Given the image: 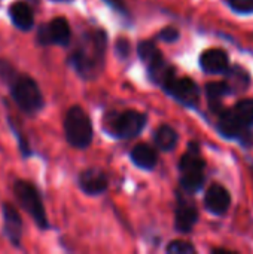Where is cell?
<instances>
[{"label":"cell","instance_id":"cell-23","mask_svg":"<svg viewBox=\"0 0 253 254\" xmlns=\"http://www.w3.org/2000/svg\"><path fill=\"white\" fill-rule=\"evenodd\" d=\"M179 36H180V33H179V30L174 28V27H166V28H163V30L158 33V39L163 40V42H169V43L176 42V40L179 39Z\"/></svg>","mask_w":253,"mask_h":254},{"label":"cell","instance_id":"cell-20","mask_svg":"<svg viewBox=\"0 0 253 254\" xmlns=\"http://www.w3.org/2000/svg\"><path fill=\"white\" fill-rule=\"evenodd\" d=\"M228 71V70H227ZM228 88L231 92H236V91H245L248 89L249 83H251V79H249V74L242 68V67H234L228 71Z\"/></svg>","mask_w":253,"mask_h":254},{"label":"cell","instance_id":"cell-25","mask_svg":"<svg viewBox=\"0 0 253 254\" xmlns=\"http://www.w3.org/2000/svg\"><path fill=\"white\" fill-rule=\"evenodd\" d=\"M115 49H116L118 57H121L122 60H125V58H128V55L131 52V45H130V42L127 39H118Z\"/></svg>","mask_w":253,"mask_h":254},{"label":"cell","instance_id":"cell-19","mask_svg":"<svg viewBox=\"0 0 253 254\" xmlns=\"http://www.w3.org/2000/svg\"><path fill=\"white\" fill-rule=\"evenodd\" d=\"M137 55H139L140 61H142L146 67L151 65V64H154L155 61L164 58L163 54L160 52V49L157 48V45H155L154 42H148V40L140 42V43L137 45Z\"/></svg>","mask_w":253,"mask_h":254},{"label":"cell","instance_id":"cell-27","mask_svg":"<svg viewBox=\"0 0 253 254\" xmlns=\"http://www.w3.org/2000/svg\"><path fill=\"white\" fill-rule=\"evenodd\" d=\"M52 1H57V3H70L73 0H52Z\"/></svg>","mask_w":253,"mask_h":254},{"label":"cell","instance_id":"cell-9","mask_svg":"<svg viewBox=\"0 0 253 254\" xmlns=\"http://www.w3.org/2000/svg\"><path fill=\"white\" fill-rule=\"evenodd\" d=\"M78 185L85 195L97 196V195H101L107 190L109 179L98 168H86L79 174Z\"/></svg>","mask_w":253,"mask_h":254},{"label":"cell","instance_id":"cell-10","mask_svg":"<svg viewBox=\"0 0 253 254\" xmlns=\"http://www.w3.org/2000/svg\"><path fill=\"white\" fill-rule=\"evenodd\" d=\"M1 214H3V235L9 240V243L13 247H19L22 240V219L18 210L6 202L1 207Z\"/></svg>","mask_w":253,"mask_h":254},{"label":"cell","instance_id":"cell-11","mask_svg":"<svg viewBox=\"0 0 253 254\" xmlns=\"http://www.w3.org/2000/svg\"><path fill=\"white\" fill-rule=\"evenodd\" d=\"M197 222H198V211L195 205L179 196L177 207H176V219H174L176 231L182 234H188L194 229Z\"/></svg>","mask_w":253,"mask_h":254},{"label":"cell","instance_id":"cell-2","mask_svg":"<svg viewBox=\"0 0 253 254\" xmlns=\"http://www.w3.org/2000/svg\"><path fill=\"white\" fill-rule=\"evenodd\" d=\"M148 122L146 113L137 110L110 112L104 116V131L118 140H131L142 134Z\"/></svg>","mask_w":253,"mask_h":254},{"label":"cell","instance_id":"cell-5","mask_svg":"<svg viewBox=\"0 0 253 254\" xmlns=\"http://www.w3.org/2000/svg\"><path fill=\"white\" fill-rule=\"evenodd\" d=\"M253 125V100H242L231 110L222 112L218 129L224 137H242Z\"/></svg>","mask_w":253,"mask_h":254},{"label":"cell","instance_id":"cell-3","mask_svg":"<svg viewBox=\"0 0 253 254\" xmlns=\"http://www.w3.org/2000/svg\"><path fill=\"white\" fill-rule=\"evenodd\" d=\"M7 85L13 103L22 113L34 115L42 110L45 104L43 95L33 77L16 73V76Z\"/></svg>","mask_w":253,"mask_h":254},{"label":"cell","instance_id":"cell-24","mask_svg":"<svg viewBox=\"0 0 253 254\" xmlns=\"http://www.w3.org/2000/svg\"><path fill=\"white\" fill-rule=\"evenodd\" d=\"M230 4L234 10L240 13L253 12V0H230Z\"/></svg>","mask_w":253,"mask_h":254},{"label":"cell","instance_id":"cell-17","mask_svg":"<svg viewBox=\"0 0 253 254\" xmlns=\"http://www.w3.org/2000/svg\"><path fill=\"white\" fill-rule=\"evenodd\" d=\"M154 141L160 150L170 152L176 147V144L179 141V135L170 125H161L157 128V131L154 134Z\"/></svg>","mask_w":253,"mask_h":254},{"label":"cell","instance_id":"cell-1","mask_svg":"<svg viewBox=\"0 0 253 254\" xmlns=\"http://www.w3.org/2000/svg\"><path fill=\"white\" fill-rule=\"evenodd\" d=\"M107 34L103 30H91L81 36L69 58L72 68L85 80H92L104 68Z\"/></svg>","mask_w":253,"mask_h":254},{"label":"cell","instance_id":"cell-16","mask_svg":"<svg viewBox=\"0 0 253 254\" xmlns=\"http://www.w3.org/2000/svg\"><path fill=\"white\" fill-rule=\"evenodd\" d=\"M9 16H10L12 24L21 31H28L34 25V13L31 7L24 1H16L10 4Z\"/></svg>","mask_w":253,"mask_h":254},{"label":"cell","instance_id":"cell-4","mask_svg":"<svg viewBox=\"0 0 253 254\" xmlns=\"http://www.w3.org/2000/svg\"><path fill=\"white\" fill-rule=\"evenodd\" d=\"M64 135L75 149H86L92 141V122L81 106L69 109L64 118Z\"/></svg>","mask_w":253,"mask_h":254},{"label":"cell","instance_id":"cell-12","mask_svg":"<svg viewBox=\"0 0 253 254\" xmlns=\"http://www.w3.org/2000/svg\"><path fill=\"white\" fill-rule=\"evenodd\" d=\"M230 204H231V196H230V192L224 186L212 185L209 190L206 192L204 205L210 213L221 216L227 213V210L230 208Z\"/></svg>","mask_w":253,"mask_h":254},{"label":"cell","instance_id":"cell-7","mask_svg":"<svg viewBox=\"0 0 253 254\" xmlns=\"http://www.w3.org/2000/svg\"><path fill=\"white\" fill-rule=\"evenodd\" d=\"M72 39L70 24L64 16L54 18L49 22L42 24L37 28V42L42 46L49 45H58V46H67Z\"/></svg>","mask_w":253,"mask_h":254},{"label":"cell","instance_id":"cell-14","mask_svg":"<svg viewBox=\"0 0 253 254\" xmlns=\"http://www.w3.org/2000/svg\"><path fill=\"white\" fill-rule=\"evenodd\" d=\"M130 159L137 168L145 171H152L158 164V153L149 144L140 143L134 146L133 150L130 152Z\"/></svg>","mask_w":253,"mask_h":254},{"label":"cell","instance_id":"cell-8","mask_svg":"<svg viewBox=\"0 0 253 254\" xmlns=\"http://www.w3.org/2000/svg\"><path fill=\"white\" fill-rule=\"evenodd\" d=\"M169 95L180 101L188 107H195L200 100V89L197 83L189 77H176L173 76L161 86Z\"/></svg>","mask_w":253,"mask_h":254},{"label":"cell","instance_id":"cell-26","mask_svg":"<svg viewBox=\"0 0 253 254\" xmlns=\"http://www.w3.org/2000/svg\"><path fill=\"white\" fill-rule=\"evenodd\" d=\"M109 6H112L115 10L121 12V13H127V7H125V3L124 0H104Z\"/></svg>","mask_w":253,"mask_h":254},{"label":"cell","instance_id":"cell-18","mask_svg":"<svg viewBox=\"0 0 253 254\" xmlns=\"http://www.w3.org/2000/svg\"><path fill=\"white\" fill-rule=\"evenodd\" d=\"M231 91L227 85V82H210L206 85V94H207V98H209V104L210 107L218 113V110L222 109V104H221V98L228 95Z\"/></svg>","mask_w":253,"mask_h":254},{"label":"cell","instance_id":"cell-21","mask_svg":"<svg viewBox=\"0 0 253 254\" xmlns=\"http://www.w3.org/2000/svg\"><path fill=\"white\" fill-rule=\"evenodd\" d=\"M167 253L170 254H194L195 247L186 241H173L167 246Z\"/></svg>","mask_w":253,"mask_h":254},{"label":"cell","instance_id":"cell-6","mask_svg":"<svg viewBox=\"0 0 253 254\" xmlns=\"http://www.w3.org/2000/svg\"><path fill=\"white\" fill-rule=\"evenodd\" d=\"M13 193H15L18 204L31 216L34 223L42 231L49 229V222H48L46 211H45V205L36 186L25 180H16L13 185Z\"/></svg>","mask_w":253,"mask_h":254},{"label":"cell","instance_id":"cell-15","mask_svg":"<svg viewBox=\"0 0 253 254\" xmlns=\"http://www.w3.org/2000/svg\"><path fill=\"white\" fill-rule=\"evenodd\" d=\"M204 167L206 162L200 155V144L192 141L188 144V150L186 153L182 156L179 168L182 174H198V173H204Z\"/></svg>","mask_w":253,"mask_h":254},{"label":"cell","instance_id":"cell-22","mask_svg":"<svg viewBox=\"0 0 253 254\" xmlns=\"http://www.w3.org/2000/svg\"><path fill=\"white\" fill-rule=\"evenodd\" d=\"M16 73H18V71L15 70V67H13L9 61L0 58V79H1L4 83H9V82L16 76Z\"/></svg>","mask_w":253,"mask_h":254},{"label":"cell","instance_id":"cell-13","mask_svg":"<svg viewBox=\"0 0 253 254\" xmlns=\"http://www.w3.org/2000/svg\"><path fill=\"white\" fill-rule=\"evenodd\" d=\"M200 65L206 73L219 74L227 73L230 67V60L227 52L222 49H207L200 57Z\"/></svg>","mask_w":253,"mask_h":254}]
</instances>
